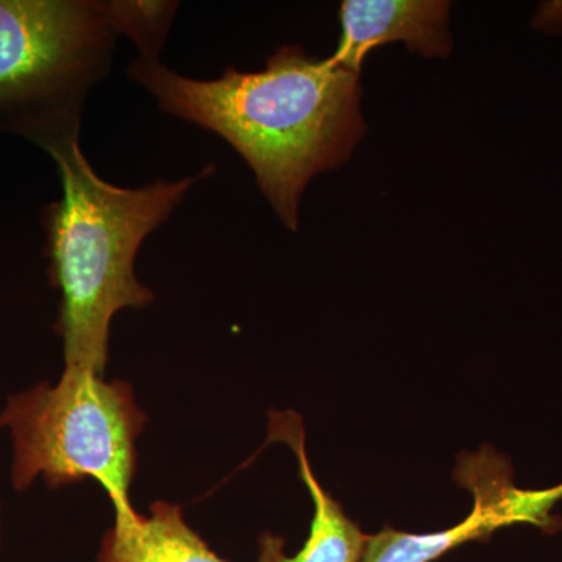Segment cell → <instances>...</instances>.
<instances>
[{
	"instance_id": "8",
	"label": "cell",
	"mask_w": 562,
	"mask_h": 562,
	"mask_svg": "<svg viewBox=\"0 0 562 562\" xmlns=\"http://www.w3.org/2000/svg\"><path fill=\"white\" fill-rule=\"evenodd\" d=\"M462 486L472 492L473 508L461 524L424 535L384 527L376 535H369L361 562H432L462 543L490 538L498 528L513 525L491 480L471 479Z\"/></svg>"
},
{
	"instance_id": "10",
	"label": "cell",
	"mask_w": 562,
	"mask_h": 562,
	"mask_svg": "<svg viewBox=\"0 0 562 562\" xmlns=\"http://www.w3.org/2000/svg\"><path fill=\"white\" fill-rule=\"evenodd\" d=\"M532 27L549 35L562 33V0L543 2L532 16Z\"/></svg>"
},
{
	"instance_id": "9",
	"label": "cell",
	"mask_w": 562,
	"mask_h": 562,
	"mask_svg": "<svg viewBox=\"0 0 562 562\" xmlns=\"http://www.w3.org/2000/svg\"><path fill=\"white\" fill-rule=\"evenodd\" d=\"M177 9V2H105L117 35H127L138 47L139 57L146 58L160 55Z\"/></svg>"
},
{
	"instance_id": "11",
	"label": "cell",
	"mask_w": 562,
	"mask_h": 562,
	"mask_svg": "<svg viewBox=\"0 0 562 562\" xmlns=\"http://www.w3.org/2000/svg\"><path fill=\"white\" fill-rule=\"evenodd\" d=\"M0 541H2V503H0Z\"/></svg>"
},
{
	"instance_id": "2",
	"label": "cell",
	"mask_w": 562,
	"mask_h": 562,
	"mask_svg": "<svg viewBox=\"0 0 562 562\" xmlns=\"http://www.w3.org/2000/svg\"><path fill=\"white\" fill-rule=\"evenodd\" d=\"M80 114L7 125L43 147L57 165L63 195L44 209L50 283L60 292L58 336L65 369L103 375L111 322L127 308H146L155 295L135 272L144 239L171 217L198 177L121 188L92 169L80 147Z\"/></svg>"
},
{
	"instance_id": "4",
	"label": "cell",
	"mask_w": 562,
	"mask_h": 562,
	"mask_svg": "<svg viewBox=\"0 0 562 562\" xmlns=\"http://www.w3.org/2000/svg\"><path fill=\"white\" fill-rule=\"evenodd\" d=\"M117 32L95 0H0V116L81 114L110 70Z\"/></svg>"
},
{
	"instance_id": "5",
	"label": "cell",
	"mask_w": 562,
	"mask_h": 562,
	"mask_svg": "<svg viewBox=\"0 0 562 562\" xmlns=\"http://www.w3.org/2000/svg\"><path fill=\"white\" fill-rule=\"evenodd\" d=\"M450 7L446 0H346L341 43L331 58L360 74L369 52L395 41L422 57L447 58L453 49Z\"/></svg>"
},
{
	"instance_id": "7",
	"label": "cell",
	"mask_w": 562,
	"mask_h": 562,
	"mask_svg": "<svg viewBox=\"0 0 562 562\" xmlns=\"http://www.w3.org/2000/svg\"><path fill=\"white\" fill-rule=\"evenodd\" d=\"M98 562H231L192 530L179 505L155 502L147 516L114 517Z\"/></svg>"
},
{
	"instance_id": "1",
	"label": "cell",
	"mask_w": 562,
	"mask_h": 562,
	"mask_svg": "<svg viewBox=\"0 0 562 562\" xmlns=\"http://www.w3.org/2000/svg\"><path fill=\"white\" fill-rule=\"evenodd\" d=\"M128 76L165 113L227 140L291 232L306 184L349 160L366 133L360 74L299 46L281 47L265 69L228 68L214 80L181 76L146 57L128 66Z\"/></svg>"
},
{
	"instance_id": "3",
	"label": "cell",
	"mask_w": 562,
	"mask_h": 562,
	"mask_svg": "<svg viewBox=\"0 0 562 562\" xmlns=\"http://www.w3.org/2000/svg\"><path fill=\"white\" fill-rule=\"evenodd\" d=\"M146 424L131 383L65 369L57 383L10 395L0 413V430L9 428L13 442L11 484L25 491L41 479L57 490L92 479L109 494L114 517L131 516L136 441Z\"/></svg>"
},
{
	"instance_id": "6",
	"label": "cell",
	"mask_w": 562,
	"mask_h": 562,
	"mask_svg": "<svg viewBox=\"0 0 562 562\" xmlns=\"http://www.w3.org/2000/svg\"><path fill=\"white\" fill-rule=\"evenodd\" d=\"M286 443L299 462V475L312 495L314 516L310 535L301 552L284 553V541L272 532H262L258 542V562H361L369 535L344 513L314 475L305 449V428L294 412L269 413V442Z\"/></svg>"
}]
</instances>
